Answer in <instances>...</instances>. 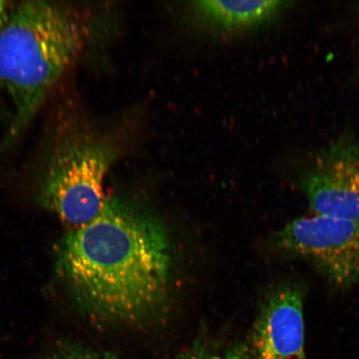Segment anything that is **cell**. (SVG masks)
<instances>
[{
  "label": "cell",
  "mask_w": 359,
  "mask_h": 359,
  "mask_svg": "<svg viewBox=\"0 0 359 359\" xmlns=\"http://www.w3.org/2000/svg\"><path fill=\"white\" fill-rule=\"evenodd\" d=\"M46 133L36 200L69 229L82 226L104 206L103 182L118 156V142L93 128L69 104L58 107Z\"/></svg>",
  "instance_id": "obj_3"
},
{
  "label": "cell",
  "mask_w": 359,
  "mask_h": 359,
  "mask_svg": "<svg viewBox=\"0 0 359 359\" xmlns=\"http://www.w3.org/2000/svg\"><path fill=\"white\" fill-rule=\"evenodd\" d=\"M212 352L208 341L200 338L196 340L190 348L170 359H206Z\"/></svg>",
  "instance_id": "obj_9"
},
{
  "label": "cell",
  "mask_w": 359,
  "mask_h": 359,
  "mask_svg": "<svg viewBox=\"0 0 359 359\" xmlns=\"http://www.w3.org/2000/svg\"><path fill=\"white\" fill-rule=\"evenodd\" d=\"M11 10L6 1H0V31L2 30L4 25H6L8 18H10Z\"/></svg>",
  "instance_id": "obj_11"
},
{
  "label": "cell",
  "mask_w": 359,
  "mask_h": 359,
  "mask_svg": "<svg viewBox=\"0 0 359 359\" xmlns=\"http://www.w3.org/2000/svg\"><path fill=\"white\" fill-rule=\"evenodd\" d=\"M257 359H306L304 351V292L284 284L269 292L251 334Z\"/></svg>",
  "instance_id": "obj_6"
},
{
  "label": "cell",
  "mask_w": 359,
  "mask_h": 359,
  "mask_svg": "<svg viewBox=\"0 0 359 359\" xmlns=\"http://www.w3.org/2000/svg\"><path fill=\"white\" fill-rule=\"evenodd\" d=\"M206 359H257L249 344H239L222 354L213 352Z\"/></svg>",
  "instance_id": "obj_10"
},
{
  "label": "cell",
  "mask_w": 359,
  "mask_h": 359,
  "mask_svg": "<svg viewBox=\"0 0 359 359\" xmlns=\"http://www.w3.org/2000/svg\"><path fill=\"white\" fill-rule=\"evenodd\" d=\"M90 26L86 11L73 3L26 1L11 11L0 31V86L13 114L0 149L11 147L33 123L84 51Z\"/></svg>",
  "instance_id": "obj_2"
},
{
  "label": "cell",
  "mask_w": 359,
  "mask_h": 359,
  "mask_svg": "<svg viewBox=\"0 0 359 359\" xmlns=\"http://www.w3.org/2000/svg\"><path fill=\"white\" fill-rule=\"evenodd\" d=\"M273 245L286 257L307 260L334 286L359 284V221L304 215L280 229Z\"/></svg>",
  "instance_id": "obj_4"
},
{
  "label": "cell",
  "mask_w": 359,
  "mask_h": 359,
  "mask_svg": "<svg viewBox=\"0 0 359 359\" xmlns=\"http://www.w3.org/2000/svg\"><path fill=\"white\" fill-rule=\"evenodd\" d=\"M288 4L279 0L264 1H215L191 3V11L201 25L222 33L252 29L273 19Z\"/></svg>",
  "instance_id": "obj_7"
},
{
  "label": "cell",
  "mask_w": 359,
  "mask_h": 359,
  "mask_svg": "<svg viewBox=\"0 0 359 359\" xmlns=\"http://www.w3.org/2000/svg\"><path fill=\"white\" fill-rule=\"evenodd\" d=\"M26 359H118L114 353L100 351L69 337L60 336L49 341L40 351Z\"/></svg>",
  "instance_id": "obj_8"
},
{
  "label": "cell",
  "mask_w": 359,
  "mask_h": 359,
  "mask_svg": "<svg viewBox=\"0 0 359 359\" xmlns=\"http://www.w3.org/2000/svg\"><path fill=\"white\" fill-rule=\"evenodd\" d=\"M55 272L74 306L100 325H137L169 291L172 249L158 219L131 202L107 197L100 215L69 229L55 250Z\"/></svg>",
  "instance_id": "obj_1"
},
{
  "label": "cell",
  "mask_w": 359,
  "mask_h": 359,
  "mask_svg": "<svg viewBox=\"0 0 359 359\" xmlns=\"http://www.w3.org/2000/svg\"><path fill=\"white\" fill-rule=\"evenodd\" d=\"M302 187L311 213L359 221V142L340 139L322 151Z\"/></svg>",
  "instance_id": "obj_5"
}]
</instances>
